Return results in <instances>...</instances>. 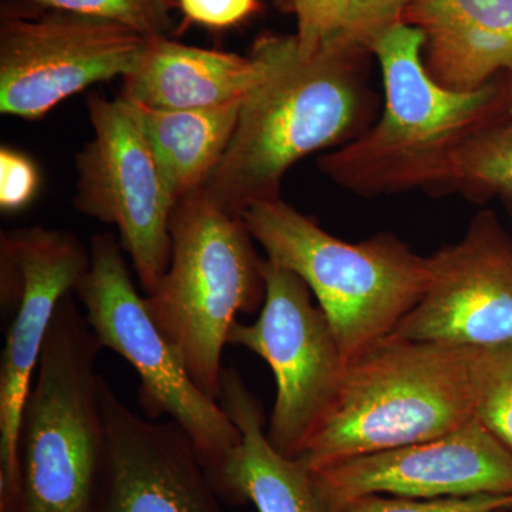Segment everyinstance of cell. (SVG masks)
Here are the masks:
<instances>
[{"label": "cell", "mask_w": 512, "mask_h": 512, "mask_svg": "<svg viewBox=\"0 0 512 512\" xmlns=\"http://www.w3.org/2000/svg\"><path fill=\"white\" fill-rule=\"evenodd\" d=\"M265 301L256 322H235L229 345L262 357L274 372L276 399L266 424L269 443L282 456L301 457L338 397L348 360L309 286L268 258L262 259Z\"/></svg>", "instance_id": "ba28073f"}, {"label": "cell", "mask_w": 512, "mask_h": 512, "mask_svg": "<svg viewBox=\"0 0 512 512\" xmlns=\"http://www.w3.org/2000/svg\"><path fill=\"white\" fill-rule=\"evenodd\" d=\"M473 419L471 348L389 335L348 360L332 410L298 458L316 470L436 439Z\"/></svg>", "instance_id": "3957f363"}, {"label": "cell", "mask_w": 512, "mask_h": 512, "mask_svg": "<svg viewBox=\"0 0 512 512\" xmlns=\"http://www.w3.org/2000/svg\"><path fill=\"white\" fill-rule=\"evenodd\" d=\"M171 259L148 311L202 392L220 402L222 353L237 315L265 301L262 259L244 218L228 214L200 190L171 215Z\"/></svg>", "instance_id": "8992f818"}, {"label": "cell", "mask_w": 512, "mask_h": 512, "mask_svg": "<svg viewBox=\"0 0 512 512\" xmlns=\"http://www.w3.org/2000/svg\"><path fill=\"white\" fill-rule=\"evenodd\" d=\"M259 40L268 70L245 97L231 143L202 188L237 217L279 200L285 174L301 158L359 137L375 106L363 74L369 52L335 37L303 59L295 35Z\"/></svg>", "instance_id": "6da1fadb"}, {"label": "cell", "mask_w": 512, "mask_h": 512, "mask_svg": "<svg viewBox=\"0 0 512 512\" xmlns=\"http://www.w3.org/2000/svg\"><path fill=\"white\" fill-rule=\"evenodd\" d=\"M87 107L94 136L76 158L73 205L119 229L121 247L147 295L170 265L175 198L123 101L92 94Z\"/></svg>", "instance_id": "30bf717a"}, {"label": "cell", "mask_w": 512, "mask_h": 512, "mask_svg": "<svg viewBox=\"0 0 512 512\" xmlns=\"http://www.w3.org/2000/svg\"><path fill=\"white\" fill-rule=\"evenodd\" d=\"M276 8L281 12H292L293 0H274Z\"/></svg>", "instance_id": "4316f807"}, {"label": "cell", "mask_w": 512, "mask_h": 512, "mask_svg": "<svg viewBox=\"0 0 512 512\" xmlns=\"http://www.w3.org/2000/svg\"><path fill=\"white\" fill-rule=\"evenodd\" d=\"M120 239L94 235L89 271L74 289L101 345L124 357L140 379L138 403L147 419L167 416L183 427L207 466H220L242 434L220 402L202 392L148 311L128 272Z\"/></svg>", "instance_id": "52a82bcc"}, {"label": "cell", "mask_w": 512, "mask_h": 512, "mask_svg": "<svg viewBox=\"0 0 512 512\" xmlns=\"http://www.w3.org/2000/svg\"><path fill=\"white\" fill-rule=\"evenodd\" d=\"M423 46V32L403 22L370 47L383 74V114L355 140L320 158V171L340 187L366 197L434 191L458 148L512 119L510 73L467 92L447 89L427 72Z\"/></svg>", "instance_id": "7a4b0ae2"}, {"label": "cell", "mask_w": 512, "mask_h": 512, "mask_svg": "<svg viewBox=\"0 0 512 512\" xmlns=\"http://www.w3.org/2000/svg\"><path fill=\"white\" fill-rule=\"evenodd\" d=\"M188 19L208 28H229L259 9L258 0H180Z\"/></svg>", "instance_id": "484cf974"}, {"label": "cell", "mask_w": 512, "mask_h": 512, "mask_svg": "<svg viewBox=\"0 0 512 512\" xmlns=\"http://www.w3.org/2000/svg\"><path fill=\"white\" fill-rule=\"evenodd\" d=\"M474 419L512 450V343L471 348Z\"/></svg>", "instance_id": "ffe728a7"}, {"label": "cell", "mask_w": 512, "mask_h": 512, "mask_svg": "<svg viewBox=\"0 0 512 512\" xmlns=\"http://www.w3.org/2000/svg\"><path fill=\"white\" fill-rule=\"evenodd\" d=\"M120 100L150 144L175 204L208 183L231 143L244 103L161 110Z\"/></svg>", "instance_id": "ac0fdd59"}, {"label": "cell", "mask_w": 512, "mask_h": 512, "mask_svg": "<svg viewBox=\"0 0 512 512\" xmlns=\"http://www.w3.org/2000/svg\"><path fill=\"white\" fill-rule=\"evenodd\" d=\"M220 404L242 434L241 444L210 471L220 497L258 512H345L320 487L311 468L272 447L264 407L234 366L222 373Z\"/></svg>", "instance_id": "9a60e30c"}, {"label": "cell", "mask_w": 512, "mask_h": 512, "mask_svg": "<svg viewBox=\"0 0 512 512\" xmlns=\"http://www.w3.org/2000/svg\"><path fill=\"white\" fill-rule=\"evenodd\" d=\"M101 345L67 293L57 305L23 407L20 512H97L107 456L96 372Z\"/></svg>", "instance_id": "277c9868"}, {"label": "cell", "mask_w": 512, "mask_h": 512, "mask_svg": "<svg viewBox=\"0 0 512 512\" xmlns=\"http://www.w3.org/2000/svg\"><path fill=\"white\" fill-rule=\"evenodd\" d=\"M242 218L266 258L309 286L346 360L392 335L429 286L430 256L393 234L342 241L282 198L252 205Z\"/></svg>", "instance_id": "5b68a950"}, {"label": "cell", "mask_w": 512, "mask_h": 512, "mask_svg": "<svg viewBox=\"0 0 512 512\" xmlns=\"http://www.w3.org/2000/svg\"><path fill=\"white\" fill-rule=\"evenodd\" d=\"M92 254L73 234L28 227L2 232V299L18 305L0 366V512H20L23 407L60 301L89 271Z\"/></svg>", "instance_id": "9c48e42d"}, {"label": "cell", "mask_w": 512, "mask_h": 512, "mask_svg": "<svg viewBox=\"0 0 512 512\" xmlns=\"http://www.w3.org/2000/svg\"><path fill=\"white\" fill-rule=\"evenodd\" d=\"M403 22L423 32L424 66L447 89L512 76V0H416Z\"/></svg>", "instance_id": "2e32d148"}, {"label": "cell", "mask_w": 512, "mask_h": 512, "mask_svg": "<svg viewBox=\"0 0 512 512\" xmlns=\"http://www.w3.org/2000/svg\"><path fill=\"white\" fill-rule=\"evenodd\" d=\"M426 292L392 335L458 348L512 343V234L493 211L430 256Z\"/></svg>", "instance_id": "7c38bea8"}, {"label": "cell", "mask_w": 512, "mask_h": 512, "mask_svg": "<svg viewBox=\"0 0 512 512\" xmlns=\"http://www.w3.org/2000/svg\"><path fill=\"white\" fill-rule=\"evenodd\" d=\"M414 2L416 0H349L345 26L336 39L370 53L377 37L403 23L407 9Z\"/></svg>", "instance_id": "603a6c76"}, {"label": "cell", "mask_w": 512, "mask_h": 512, "mask_svg": "<svg viewBox=\"0 0 512 512\" xmlns=\"http://www.w3.org/2000/svg\"><path fill=\"white\" fill-rule=\"evenodd\" d=\"M150 40L114 20L46 8L0 22V111L45 116L94 83L133 73Z\"/></svg>", "instance_id": "8fae6325"}, {"label": "cell", "mask_w": 512, "mask_h": 512, "mask_svg": "<svg viewBox=\"0 0 512 512\" xmlns=\"http://www.w3.org/2000/svg\"><path fill=\"white\" fill-rule=\"evenodd\" d=\"M45 8L69 10L123 23L148 40L167 37L171 26L168 0H30Z\"/></svg>", "instance_id": "44dd1931"}, {"label": "cell", "mask_w": 512, "mask_h": 512, "mask_svg": "<svg viewBox=\"0 0 512 512\" xmlns=\"http://www.w3.org/2000/svg\"><path fill=\"white\" fill-rule=\"evenodd\" d=\"M107 456L97 512H222L210 471L175 421L138 416L101 380Z\"/></svg>", "instance_id": "5bb4252c"}, {"label": "cell", "mask_w": 512, "mask_h": 512, "mask_svg": "<svg viewBox=\"0 0 512 512\" xmlns=\"http://www.w3.org/2000/svg\"><path fill=\"white\" fill-rule=\"evenodd\" d=\"M339 507L369 494L406 498L512 494V450L477 419L420 443L312 470Z\"/></svg>", "instance_id": "4fadbf2b"}, {"label": "cell", "mask_w": 512, "mask_h": 512, "mask_svg": "<svg viewBox=\"0 0 512 512\" xmlns=\"http://www.w3.org/2000/svg\"><path fill=\"white\" fill-rule=\"evenodd\" d=\"M512 494L471 497L406 498L369 494L345 505V512H511Z\"/></svg>", "instance_id": "7402d4cb"}, {"label": "cell", "mask_w": 512, "mask_h": 512, "mask_svg": "<svg viewBox=\"0 0 512 512\" xmlns=\"http://www.w3.org/2000/svg\"><path fill=\"white\" fill-rule=\"evenodd\" d=\"M434 191H458L474 201L512 200V119L485 128L458 148Z\"/></svg>", "instance_id": "d6986e66"}, {"label": "cell", "mask_w": 512, "mask_h": 512, "mask_svg": "<svg viewBox=\"0 0 512 512\" xmlns=\"http://www.w3.org/2000/svg\"><path fill=\"white\" fill-rule=\"evenodd\" d=\"M266 70L268 56L259 39L251 55L239 56L158 37L136 70L123 77L120 99L161 110L220 106L245 99Z\"/></svg>", "instance_id": "e0dca14e"}, {"label": "cell", "mask_w": 512, "mask_h": 512, "mask_svg": "<svg viewBox=\"0 0 512 512\" xmlns=\"http://www.w3.org/2000/svg\"><path fill=\"white\" fill-rule=\"evenodd\" d=\"M40 175L35 163L13 148L0 150V208L16 212L28 207L39 191Z\"/></svg>", "instance_id": "d4e9b609"}, {"label": "cell", "mask_w": 512, "mask_h": 512, "mask_svg": "<svg viewBox=\"0 0 512 512\" xmlns=\"http://www.w3.org/2000/svg\"><path fill=\"white\" fill-rule=\"evenodd\" d=\"M349 0H293L292 12L298 20L299 53L311 59L345 26Z\"/></svg>", "instance_id": "cb8c5ba5"}, {"label": "cell", "mask_w": 512, "mask_h": 512, "mask_svg": "<svg viewBox=\"0 0 512 512\" xmlns=\"http://www.w3.org/2000/svg\"><path fill=\"white\" fill-rule=\"evenodd\" d=\"M505 205H507V210L510 212L511 218H512V200H504Z\"/></svg>", "instance_id": "83f0119b"}]
</instances>
